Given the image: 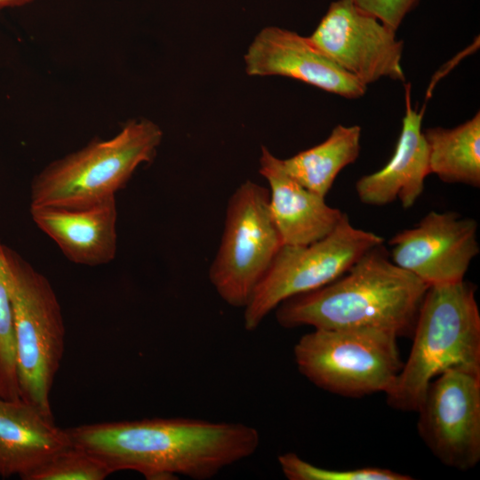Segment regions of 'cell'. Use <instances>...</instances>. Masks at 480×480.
I'll return each instance as SVG.
<instances>
[{"mask_svg":"<svg viewBox=\"0 0 480 480\" xmlns=\"http://www.w3.org/2000/svg\"><path fill=\"white\" fill-rule=\"evenodd\" d=\"M72 445L112 473L133 470L148 480H207L255 453L259 431L239 422L154 418L66 428Z\"/></svg>","mask_w":480,"mask_h":480,"instance_id":"1","label":"cell"},{"mask_svg":"<svg viewBox=\"0 0 480 480\" xmlns=\"http://www.w3.org/2000/svg\"><path fill=\"white\" fill-rule=\"evenodd\" d=\"M428 286L392 262L383 244L365 252L341 276L276 308L280 326L374 328L412 336Z\"/></svg>","mask_w":480,"mask_h":480,"instance_id":"2","label":"cell"},{"mask_svg":"<svg viewBox=\"0 0 480 480\" xmlns=\"http://www.w3.org/2000/svg\"><path fill=\"white\" fill-rule=\"evenodd\" d=\"M476 285L428 286L412 332V345L392 388L388 404L416 412L429 383L452 367L480 368V313Z\"/></svg>","mask_w":480,"mask_h":480,"instance_id":"3","label":"cell"},{"mask_svg":"<svg viewBox=\"0 0 480 480\" xmlns=\"http://www.w3.org/2000/svg\"><path fill=\"white\" fill-rule=\"evenodd\" d=\"M163 132L148 119L132 120L108 140L94 139L55 160L30 184V205L78 207L116 196L135 170L151 162Z\"/></svg>","mask_w":480,"mask_h":480,"instance_id":"4","label":"cell"},{"mask_svg":"<svg viewBox=\"0 0 480 480\" xmlns=\"http://www.w3.org/2000/svg\"><path fill=\"white\" fill-rule=\"evenodd\" d=\"M21 399L52 415L50 393L64 352L65 325L45 276L5 245Z\"/></svg>","mask_w":480,"mask_h":480,"instance_id":"5","label":"cell"},{"mask_svg":"<svg viewBox=\"0 0 480 480\" xmlns=\"http://www.w3.org/2000/svg\"><path fill=\"white\" fill-rule=\"evenodd\" d=\"M398 337L374 328L314 329L293 348L298 371L327 392L351 398L387 393L403 366Z\"/></svg>","mask_w":480,"mask_h":480,"instance_id":"6","label":"cell"},{"mask_svg":"<svg viewBox=\"0 0 480 480\" xmlns=\"http://www.w3.org/2000/svg\"><path fill=\"white\" fill-rule=\"evenodd\" d=\"M268 188L246 180L230 196L209 279L229 306L245 308L283 245Z\"/></svg>","mask_w":480,"mask_h":480,"instance_id":"7","label":"cell"},{"mask_svg":"<svg viewBox=\"0 0 480 480\" xmlns=\"http://www.w3.org/2000/svg\"><path fill=\"white\" fill-rule=\"evenodd\" d=\"M384 239L355 228L343 214L326 236L306 245L283 244L244 308V325L256 330L284 300L336 280Z\"/></svg>","mask_w":480,"mask_h":480,"instance_id":"8","label":"cell"},{"mask_svg":"<svg viewBox=\"0 0 480 480\" xmlns=\"http://www.w3.org/2000/svg\"><path fill=\"white\" fill-rule=\"evenodd\" d=\"M418 434L444 465L466 471L480 460V368L452 367L428 385Z\"/></svg>","mask_w":480,"mask_h":480,"instance_id":"9","label":"cell"},{"mask_svg":"<svg viewBox=\"0 0 480 480\" xmlns=\"http://www.w3.org/2000/svg\"><path fill=\"white\" fill-rule=\"evenodd\" d=\"M396 30L359 9L336 0L308 38L332 62L367 86L388 77L405 81L404 42Z\"/></svg>","mask_w":480,"mask_h":480,"instance_id":"10","label":"cell"},{"mask_svg":"<svg viewBox=\"0 0 480 480\" xmlns=\"http://www.w3.org/2000/svg\"><path fill=\"white\" fill-rule=\"evenodd\" d=\"M477 222L455 212H430L388 242L390 260L428 286L464 280L479 253Z\"/></svg>","mask_w":480,"mask_h":480,"instance_id":"11","label":"cell"},{"mask_svg":"<svg viewBox=\"0 0 480 480\" xmlns=\"http://www.w3.org/2000/svg\"><path fill=\"white\" fill-rule=\"evenodd\" d=\"M249 76H281L347 99L364 95L367 86L327 58L311 41L269 26L254 37L244 55Z\"/></svg>","mask_w":480,"mask_h":480,"instance_id":"12","label":"cell"},{"mask_svg":"<svg viewBox=\"0 0 480 480\" xmlns=\"http://www.w3.org/2000/svg\"><path fill=\"white\" fill-rule=\"evenodd\" d=\"M36 227L58 245L71 262L100 266L117 251L116 196L78 207L30 205Z\"/></svg>","mask_w":480,"mask_h":480,"instance_id":"13","label":"cell"},{"mask_svg":"<svg viewBox=\"0 0 480 480\" xmlns=\"http://www.w3.org/2000/svg\"><path fill=\"white\" fill-rule=\"evenodd\" d=\"M405 114L394 154L379 171L362 176L356 192L362 203L382 206L399 200L404 208L412 207L424 190L425 179L430 173L428 148L421 124L425 104L414 108L411 84H404Z\"/></svg>","mask_w":480,"mask_h":480,"instance_id":"14","label":"cell"},{"mask_svg":"<svg viewBox=\"0 0 480 480\" xmlns=\"http://www.w3.org/2000/svg\"><path fill=\"white\" fill-rule=\"evenodd\" d=\"M67 429L53 415L21 398L0 396V477L29 476L53 456L71 446Z\"/></svg>","mask_w":480,"mask_h":480,"instance_id":"15","label":"cell"},{"mask_svg":"<svg viewBox=\"0 0 480 480\" xmlns=\"http://www.w3.org/2000/svg\"><path fill=\"white\" fill-rule=\"evenodd\" d=\"M260 173L269 186V209L284 244L306 245L330 234L344 212L306 188L284 168L282 159L261 147Z\"/></svg>","mask_w":480,"mask_h":480,"instance_id":"16","label":"cell"},{"mask_svg":"<svg viewBox=\"0 0 480 480\" xmlns=\"http://www.w3.org/2000/svg\"><path fill=\"white\" fill-rule=\"evenodd\" d=\"M428 148L430 173L446 183L480 186V112L451 129L423 132Z\"/></svg>","mask_w":480,"mask_h":480,"instance_id":"17","label":"cell"},{"mask_svg":"<svg viewBox=\"0 0 480 480\" xmlns=\"http://www.w3.org/2000/svg\"><path fill=\"white\" fill-rule=\"evenodd\" d=\"M361 127L336 125L322 143L282 160L284 170L306 188L324 197L336 177L360 153Z\"/></svg>","mask_w":480,"mask_h":480,"instance_id":"18","label":"cell"},{"mask_svg":"<svg viewBox=\"0 0 480 480\" xmlns=\"http://www.w3.org/2000/svg\"><path fill=\"white\" fill-rule=\"evenodd\" d=\"M0 396L18 399L12 305L8 281L5 245L0 241Z\"/></svg>","mask_w":480,"mask_h":480,"instance_id":"19","label":"cell"},{"mask_svg":"<svg viewBox=\"0 0 480 480\" xmlns=\"http://www.w3.org/2000/svg\"><path fill=\"white\" fill-rule=\"evenodd\" d=\"M111 474L100 460L71 445L36 469L28 480H103Z\"/></svg>","mask_w":480,"mask_h":480,"instance_id":"20","label":"cell"},{"mask_svg":"<svg viewBox=\"0 0 480 480\" xmlns=\"http://www.w3.org/2000/svg\"><path fill=\"white\" fill-rule=\"evenodd\" d=\"M284 476L289 480H411L409 475L382 468L327 469L315 466L294 452H285L277 458Z\"/></svg>","mask_w":480,"mask_h":480,"instance_id":"21","label":"cell"},{"mask_svg":"<svg viewBox=\"0 0 480 480\" xmlns=\"http://www.w3.org/2000/svg\"><path fill=\"white\" fill-rule=\"evenodd\" d=\"M359 9L375 17L383 24L397 30L401 23L420 3V0H351Z\"/></svg>","mask_w":480,"mask_h":480,"instance_id":"22","label":"cell"},{"mask_svg":"<svg viewBox=\"0 0 480 480\" xmlns=\"http://www.w3.org/2000/svg\"><path fill=\"white\" fill-rule=\"evenodd\" d=\"M35 0H0V10L26 5Z\"/></svg>","mask_w":480,"mask_h":480,"instance_id":"23","label":"cell"}]
</instances>
